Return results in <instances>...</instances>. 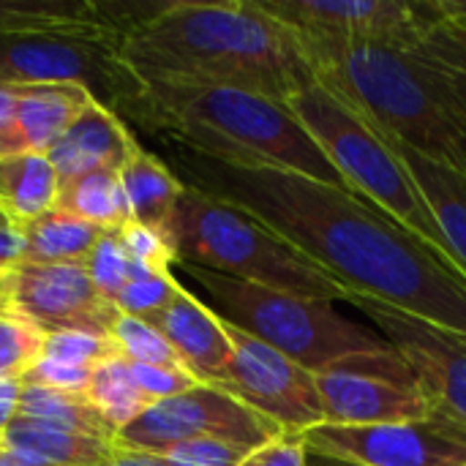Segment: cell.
<instances>
[{"instance_id":"cell-1","label":"cell","mask_w":466,"mask_h":466,"mask_svg":"<svg viewBox=\"0 0 466 466\" xmlns=\"http://www.w3.org/2000/svg\"><path fill=\"white\" fill-rule=\"evenodd\" d=\"M167 150L183 186L251 213L350 292L466 333L464 284L363 197L298 172L218 161L175 142Z\"/></svg>"},{"instance_id":"cell-2","label":"cell","mask_w":466,"mask_h":466,"mask_svg":"<svg viewBox=\"0 0 466 466\" xmlns=\"http://www.w3.org/2000/svg\"><path fill=\"white\" fill-rule=\"evenodd\" d=\"M120 55L142 82L238 87L287 104L317 82L298 35L259 0H172L137 19Z\"/></svg>"},{"instance_id":"cell-3","label":"cell","mask_w":466,"mask_h":466,"mask_svg":"<svg viewBox=\"0 0 466 466\" xmlns=\"http://www.w3.org/2000/svg\"><path fill=\"white\" fill-rule=\"evenodd\" d=\"M123 120L218 161L298 172L350 191L292 109L251 90L142 82V93Z\"/></svg>"},{"instance_id":"cell-4","label":"cell","mask_w":466,"mask_h":466,"mask_svg":"<svg viewBox=\"0 0 466 466\" xmlns=\"http://www.w3.org/2000/svg\"><path fill=\"white\" fill-rule=\"evenodd\" d=\"M287 106L341 172L350 191L420 240L466 287V273L451 254L448 240L401 156L347 101L319 82L295 93Z\"/></svg>"},{"instance_id":"cell-5","label":"cell","mask_w":466,"mask_h":466,"mask_svg":"<svg viewBox=\"0 0 466 466\" xmlns=\"http://www.w3.org/2000/svg\"><path fill=\"white\" fill-rule=\"evenodd\" d=\"M177 262H188L246 284L317 300H347V287L289 246L251 213L186 186L169 232Z\"/></svg>"},{"instance_id":"cell-6","label":"cell","mask_w":466,"mask_h":466,"mask_svg":"<svg viewBox=\"0 0 466 466\" xmlns=\"http://www.w3.org/2000/svg\"><path fill=\"white\" fill-rule=\"evenodd\" d=\"M191 281L208 295L210 309L238 330L279 350L311 374L333 369L358 355L393 350L390 341L344 317L336 303L246 284L188 262H177Z\"/></svg>"},{"instance_id":"cell-7","label":"cell","mask_w":466,"mask_h":466,"mask_svg":"<svg viewBox=\"0 0 466 466\" xmlns=\"http://www.w3.org/2000/svg\"><path fill=\"white\" fill-rule=\"evenodd\" d=\"M115 33H0V87L76 85L126 117L142 79L120 55Z\"/></svg>"},{"instance_id":"cell-8","label":"cell","mask_w":466,"mask_h":466,"mask_svg":"<svg viewBox=\"0 0 466 466\" xmlns=\"http://www.w3.org/2000/svg\"><path fill=\"white\" fill-rule=\"evenodd\" d=\"M306 55L339 49H410L431 25L429 0H259Z\"/></svg>"},{"instance_id":"cell-9","label":"cell","mask_w":466,"mask_h":466,"mask_svg":"<svg viewBox=\"0 0 466 466\" xmlns=\"http://www.w3.org/2000/svg\"><path fill=\"white\" fill-rule=\"evenodd\" d=\"M328 426H385L429 418L440 407L396 350L358 355L314 374Z\"/></svg>"},{"instance_id":"cell-10","label":"cell","mask_w":466,"mask_h":466,"mask_svg":"<svg viewBox=\"0 0 466 466\" xmlns=\"http://www.w3.org/2000/svg\"><path fill=\"white\" fill-rule=\"evenodd\" d=\"M281 434V426L248 410L227 390L216 385H197L147 407L145 415L117 434V442L147 453H161L169 445L191 440H221L257 451Z\"/></svg>"},{"instance_id":"cell-11","label":"cell","mask_w":466,"mask_h":466,"mask_svg":"<svg viewBox=\"0 0 466 466\" xmlns=\"http://www.w3.org/2000/svg\"><path fill=\"white\" fill-rule=\"evenodd\" d=\"M224 328L232 344V358L216 388L292 434H306L325 423L319 390L309 369L235 325L224 322Z\"/></svg>"},{"instance_id":"cell-12","label":"cell","mask_w":466,"mask_h":466,"mask_svg":"<svg viewBox=\"0 0 466 466\" xmlns=\"http://www.w3.org/2000/svg\"><path fill=\"white\" fill-rule=\"evenodd\" d=\"M306 448L360 466H466V423L445 410L385 426H317Z\"/></svg>"},{"instance_id":"cell-13","label":"cell","mask_w":466,"mask_h":466,"mask_svg":"<svg viewBox=\"0 0 466 466\" xmlns=\"http://www.w3.org/2000/svg\"><path fill=\"white\" fill-rule=\"evenodd\" d=\"M344 303L371 319L440 410L466 423V333L363 292H347Z\"/></svg>"},{"instance_id":"cell-14","label":"cell","mask_w":466,"mask_h":466,"mask_svg":"<svg viewBox=\"0 0 466 466\" xmlns=\"http://www.w3.org/2000/svg\"><path fill=\"white\" fill-rule=\"evenodd\" d=\"M11 311L41 333H90L112 339L120 317L90 281L85 265L22 262L11 281Z\"/></svg>"},{"instance_id":"cell-15","label":"cell","mask_w":466,"mask_h":466,"mask_svg":"<svg viewBox=\"0 0 466 466\" xmlns=\"http://www.w3.org/2000/svg\"><path fill=\"white\" fill-rule=\"evenodd\" d=\"M150 325L172 344L180 363L202 385H218L229 366L232 344L224 319L205 300L183 287L175 300L150 319Z\"/></svg>"},{"instance_id":"cell-16","label":"cell","mask_w":466,"mask_h":466,"mask_svg":"<svg viewBox=\"0 0 466 466\" xmlns=\"http://www.w3.org/2000/svg\"><path fill=\"white\" fill-rule=\"evenodd\" d=\"M137 145L128 123L112 109L90 101L71 128L49 147L46 158L60 183L93 172H120Z\"/></svg>"},{"instance_id":"cell-17","label":"cell","mask_w":466,"mask_h":466,"mask_svg":"<svg viewBox=\"0 0 466 466\" xmlns=\"http://www.w3.org/2000/svg\"><path fill=\"white\" fill-rule=\"evenodd\" d=\"M131 8L96 0H0V33H115L142 19Z\"/></svg>"},{"instance_id":"cell-18","label":"cell","mask_w":466,"mask_h":466,"mask_svg":"<svg viewBox=\"0 0 466 466\" xmlns=\"http://www.w3.org/2000/svg\"><path fill=\"white\" fill-rule=\"evenodd\" d=\"M407 164L410 175L415 177L426 205L431 208L451 254L456 257L459 268L466 273V177L453 172L451 167L407 147L404 142L393 139L390 134L377 131Z\"/></svg>"},{"instance_id":"cell-19","label":"cell","mask_w":466,"mask_h":466,"mask_svg":"<svg viewBox=\"0 0 466 466\" xmlns=\"http://www.w3.org/2000/svg\"><path fill=\"white\" fill-rule=\"evenodd\" d=\"M19 96V147L22 153L46 156L49 147L71 128V123L96 101L76 85H25L14 87Z\"/></svg>"},{"instance_id":"cell-20","label":"cell","mask_w":466,"mask_h":466,"mask_svg":"<svg viewBox=\"0 0 466 466\" xmlns=\"http://www.w3.org/2000/svg\"><path fill=\"white\" fill-rule=\"evenodd\" d=\"M120 183L128 199L131 221L167 235L175 208L186 191V186L169 169V164L137 142L126 167L120 169Z\"/></svg>"},{"instance_id":"cell-21","label":"cell","mask_w":466,"mask_h":466,"mask_svg":"<svg viewBox=\"0 0 466 466\" xmlns=\"http://www.w3.org/2000/svg\"><path fill=\"white\" fill-rule=\"evenodd\" d=\"M60 177L41 153L0 156V216L16 229L57 208Z\"/></svg>"},{"instance_id":"cell-22","label":"cell","mask_w":466,"mask_h":466,"mask_svg":"<svg viewBox=\"0 0 466 466\" xmlns=\"http://www.w3.org/2000/svg\"><path fill=\"white\" fill-rule=\"evenodd\" d=\"M0 437L14 453L38 466H98L117 448V440H96L30 418H16Z\"/></svg>"},{"instance_id":"cell-23","label":"cell","mask_w":466,"mask_h":466,"mask_svg":"<svg viewBox=\"0 0 466 466\" xmlns=\"http://www.w3.org/2000/svg\"><path fill=\"white\" fill-rule=\"evenodd\" d=\"M25 262L35 265H82L106 229L87 224L68 210H49L33 224L22 227Z\"/></svg>"},{"instance_id":"cell-24","label":"cell","mask_w":466,"mask_h":466,"mask_svg":"<svg viewBox=\"0 0 466 466\" xmlns=\"http://www.w3.org/2000/svg\"><path fill=\"white\" fill-rule=\"evenodd\" d=\"M57 208L106 232H120L131 221L120 172H93V175L60 183Z\"/></svg>"},{"instance_id":"cell-25","label":"cell","mask_w":466,"mask_h":466,"mask_svg":"<svg viewBox=\"0 0 466 466\" xmlns=\"http://www.w3.org/2000/svg\"><path fill=\"white\" fill-rule=\"evenodd\" d=\"M87 399L117 434L126 426H131L139 415H145L147 407H153V401L137 385L131 363L120 352H112L96 363Z\"/></svg>"},{"instance_id":"cell-26","label":"cell","mask_w":466,"mask_h":466,"mask_svg":"<svg viewBox=\"0 0 466 466\" xmlns=\"http://www.w3.org/2000/svg\"><path fill=\"white\" fill-rule=\"evenodd\" d=\"M19 418L52 423V426H60L85 437H96V440H117V431L106 423V418L90 404L87 396H79V393H60V390H49L38 385H25Z\"/></svg>"},{"instance_id":"cell-27","label":"cell","mask_w":466,"mask_h":466,"mask_svg":"<svg viewBox=\"0 0 466 466\" xmlns=\"http://www.w3.org/2000/svg\"><path fill=\"white\" fill-rule=\"evenodd\" d=\"M180 289H183V284L172 273H161V270L134 265L131 279L123 287V292L117 295L115 306L126 317H137V319L150 322L175 300V295Z\"/></svg>"},{"instance_id":"cell-28","label":"cell","mask_w":466,"mask_h":466,"mask_svg":"<svg viewBox=\"0 0 466 466\" xmlns=\"http://www.w3.org/2000/svg\"><path fill=\"white\" fill-rule=\"evenodd\" d=\"M112 341L117 347V352L128 360V363H139V366H172V369H186L177 358V352L172 350V344L145 319L137 317H126L120 314L115 328H112ZM188 371V369H186Z\"/></svg>"},{"instance_id":"cell-29","label":"cell","mask_w":466,"mask_h":466,"mask_svg":"<svg viewBox=\"0 0 466 466\" xmlns=\"http://www.w3.org/2000/svg\"><path fill=\"white\" fill-rule=\"evenodd\" d=\"M44 333L25 319L0 317V380H22L41 358Z\"/></svg>"},{"instance_id":"cell-30","label":"cell","mask_w":466,"mask_h":466,"mask_svg":"<svg viewBox=\"0 0 466 466\" xmlns=\"http://www.w3.org/2000/svg\"><path fill=\"white\" fill-rule=\"evenodd\" d=\"M82 265H85L90 281L96 284V289L112 303L117 300V295L128 284L131 268H134V262H131L128 251L123 248V240L117 232H106Z\"/></svg>"},{"instance_id":"cell-31","label":"cell","mask_w":466,"mask_h":466,"mask_svg":"<svg viewBox=\"0 0 466 466\" xmlns=\"http://www.w3.org/2000/svg\"><path fill=\"white\" fill-rule=\"evenodd\" d=\"M248 453V448L221 440H191L169 445L156 456H161L167 466H238Z\"/></svg>"},{"instance_id":"cell-32","label":"cell","mask_w":466,"mask_h":466,"mask_svg":"<svg viewBox=\"0 0 466 466\" xmlns=\"http://www.w3.org/2000/svg\"><path fill=\"white\" fill-rule=\"evenodd\" d=\"M117 235H120L123 248L128 251L134 265L161 270V273H172V268L177 265L175 248L167 240V235H161V232H156L150 227H142L137 221H128Z\"/></svg>"},{"instance_id":"cell-33","label":"cell","mask_w":466,"mask_h":466,"mask_svg":"<svg viewBox=\"0 0 466 466\" xmlns=\"http://www.w3.org/2000/svg\"><path fill=\"white\" fill-rule=\"evenodd\" d=\"M112 352H117L112 339H98L90 333H44V347H41V358L74 363V366H96Z\"/></svg>"},{"instance_id":"cell-34","label":"cell","mask_w":466,"mask_h":466,"mask_svg":"<svg viewBox=\"0 0 466 466\" xmlns=\"http://www.w3.org/2000/svg\"><path fill=\"white\" fill-rule=\"evenodd\" d=\"M93 369L96 366H74V363H60V360H52V358H38L35 366L22 377V382L49 388V390H60V393L87 396Z\"/></svg>"},{"instance_id":"cell-35","label":"cell","mask_w":466,"mask_h":466,"mask_svg":"<svg viewBox=\"0 0 466 466\" xmlns=\"http://www.w3.org/2000/svg\"><path fill=\"white\" fill-rule=\"evenodd\" d=\"M131 371H134L137 385L142 388V393L153 404L164 401V399H172V396H180V393L202 385L191 371L172 369V366H139V363H131Z\"/></svg>"},{"instance_id":"cell-36","label":"cell","mask_w":466,"mask_h":466,"mask_svg":"<svg viewBox=\"0 0 466 466\" xmlns=\"http://www.w3.org/2000/svg\"><path fill=\"white\" fill-rule=\"evenodd\" d=\"M306 440L303 434L284 431L273 442L251 451L238 466H306Z\"/></svg>"},{"instance_id":"cell-37","label":"cell","mask_w":466,"mask_h":466,"mask_svg":"<svg viewBox=\"0 0 466 466\" xmlns=\"http://www.w3.org/2000/svg\"><path fill=\"white\" fill-rule=\"evenodd\" d=\"M16 112H19V96H16V90L14 87H0V156L22 153V147H19Z\"/></svg>"},{"instance_id":"cell-38","label":"cell","mask_w":466,"mask_h":466,"mask_svg":"<svg viewBox=\"0 0 466 466\" xmlns=\"http://www.w3.org/2000/svg\"><path fill=\"white\" fill-rule=\"evenodd\" d=\"M25 262V235L0 218V270H16Z\"/></svg>"},{"instance_id":"cell-39","label":"cell","mask_w":466,"mask_h":466,"mask_svg":"<svg viewBox=\"0 0 466 466\" xmlns=\"http://www.w3.org/2000/svg\"><path fill=\"white\" fill-rule=\"evenodd\" d=\"M22 390V380H0V434L19 418Z\"/></svg>"},{"instance_id":"cell-40","label":"cell","mask_w":466,"mask_h":466,"mask_svg":"<svg viewBox=\"0 0 466 466\" xmlns=\"http://www.w3.org/2000/svg\"><path fill=\"white\" fill-rule=\"evenodd\" d=\"M98 466H167L161 461V456L156 453H147V451H137V448H126L117 442L115 453Z\"/></svg>"},{"instance_id":"cell-41","label":"cell","mask_w":466,"mask_h":466,"mask_svg":"<svg viewBox=\"0 0 466 466\" xmlns=\"http://www.w3.org/2000/svg\"><path fill=\"white\" fill-rule=\"evenodd\" d=\"M429 5L440 19L466 25V0H429Z\"/></svg>"},{"instance_id":"cell-42","label":"cell","mask_w":466,"mask_h":466,"mask_svg":"<svg viewBox=\"0 0 466 466\" xmlns=\"http://www.w3.org/2000/svg\"><path fill=\"white\" fill-rule=\"evenodd\" d=\"M11 281H14V270H0V317H14V311H11Z\"/></svg>"},{"instance_id":"cell-43","label":"cell","mask_w":466,"mask_h":466,"mask_svg":"<svg viewBox=\"0 0 466 466\" xmlns=\"http://www.w3.org/2000/svg\"><path fill=\"white\" fill-rule=\"evenodd\" d=\"M306 466H360V464H352V461H344V459H336V456H325V453L309 451V453H306Z\"/></svg>"},{"instance_id":"cell-44","label":"cell","mask_w":466,"mask_h":466,"mask_svg":"<svg viewBox=\"0 0 466 466\" xmlns=\"http://www.w3.org/2000/svg\"><path fill=\"white\" fill-rule=\"evenodd\" d=\"M0 466H38V464L27 461V459H25V456H19V453H14V451L3 442V437H0Z\"/></svg>"},{"instance_id":"cell-45","label":"cell","mask_w":466,"mask_h":466,"mask_svg":"<svg viewBox=\"0 0 466 466\" xmlns=\"http://www.w3.org/2000/svg\"><path fill=\"white\" fill-rule=\"evenodd\" d=\"M0 218H3V216H0Z\"/></svg>"}]
</instances>
